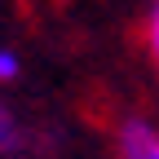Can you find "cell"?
Returning <instances> with one entry per match:
<instances>
[{"mask_svg": "<svg viewBox=\"0 0 159 159\" xmlns=\"http://www.w3.org/2000/svg\"><path fill=\"white\" fill-rule=\"evenodd\" d=\"M119 159H159V133L142 119L119 124Z\"/></svg>", "mask_w": 159, "mask_h": 159, "instance_id": "6da1fadb", "label": "cell"}, {"mask_svg": "<svg viewBox=\"0 0 159 159\" xmlns=\"http://www.w3.org/2000/svg\"><path fill=\"white\" fill-rule=\"evenodd\" d=\"M18 142H22V133H18V119L9 106H0V155H13Z\"/></svg>", "mask_w": 159, "mask_h": 159, "instance_id": "7a4b0ae2", "label": "cell"}, {"mask_svg": "<svg viewBox=\"0 0 159 159\" xmlns=\"http://www.w3.org/2000/svg\"><path fill=\"white\" fill-rule=\"evenodd\" d=\"M13 75H18V53L0 49V80H13Z\"/></svg>", "mask_w": 159, "mask_h": 159, "instance_id": "3957f363", "label": "cell"}, {"mask_svg": "<svg viewBox=\"0 0 159 159\" xmlns=\"http://www.w3.org/2000/svg\"><path fill=\"white\" fill-rule=\"evenodd\" d=\"M150 53H155V66H159V0H155V13H150Z\"/></svg>", "mask_w": 159, "mask_h": 159, "instance_id": "277c9868", "label": "cell"}]
</instances>
